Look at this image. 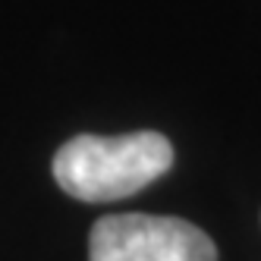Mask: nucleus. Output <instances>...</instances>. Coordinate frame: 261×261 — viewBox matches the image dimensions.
<instances>
[{
	"mask_svg": "<svg viewBox=\"0 0 261 261\" xmlns=\"http://www.w3.org/2000/svg\"><path fill=\"white\" fill-rule=\"evenodd\" d=\"M173 167V145L161 133L76 136L54 154V179L79 201L136 195Z\"/></svg>",
	"mask_w": 261,
	"mask_h": 261,
	"instance_id": "nucleus-1",
	"label": "nucleus"
},
{
	"mask_svg": "<svg viewBox=\"0 0 261 261\" xmlns=\"http://www.w3.org/2000/svg\"><path fill=\"white\" fill-rule=\"evenodd\" d=\"M88 261H217V249L179 217L107 214L91 227Z\"/></svg>",
	"mask_w": 261,
	"mask_h": 261,
	"instance_id": "nucleus-2",
	"label": "nucleus"
}]
</instances>
